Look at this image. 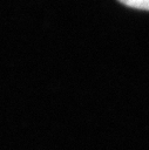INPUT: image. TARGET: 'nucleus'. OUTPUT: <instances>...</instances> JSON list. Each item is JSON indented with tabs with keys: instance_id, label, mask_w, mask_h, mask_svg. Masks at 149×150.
Returning a JSON list of instances; mask_svg holds the SVG:
<instances>
[{
	"instance_id": "f257e3e1",
	"label": "nucleus",
	"mask_w": 149,
	"mask_h": 150,
	"mask_svg": "<svg viewBox=\"0 0 149 150\" xmlns=\"http://www.w3.org/2000/svg\"><path fill=\"white\" fill-rule=\"evenodd\" d=\"M118 1L133 8L149 11V0H118Z\"/></svg>"
}]
</instances>
